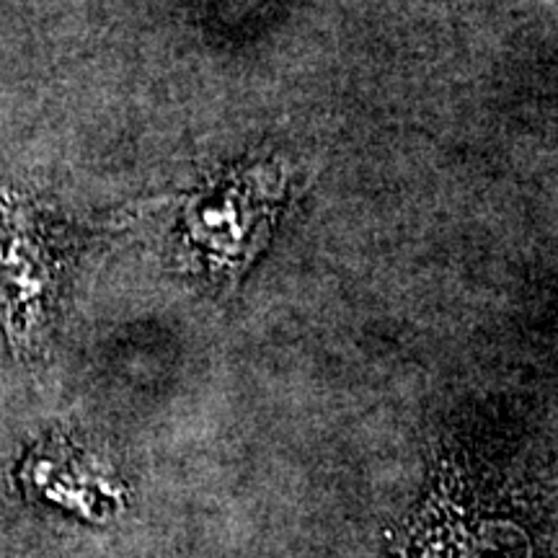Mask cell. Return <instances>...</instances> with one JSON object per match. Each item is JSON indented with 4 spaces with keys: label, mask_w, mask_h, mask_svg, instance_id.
<instances>
[{
    "label": "cell",
    "mask_w": 558,
    "mask_h": 558,
    "mask_svg": "<svg viewBox=\"0 0 558 558\" xmlns=\"http://www.w3.org/2000/svg\"><path fill=\"white\" fill-rule=\"evenodd\" d=\"M0 222V298L5 300L9 320L29 316L34 300L50 288V264L45 262V248L34 235L29 222H21V213L13 209Z\"/></svg>",
    "instance_id": "6da1fadb"
}]
</instances>
